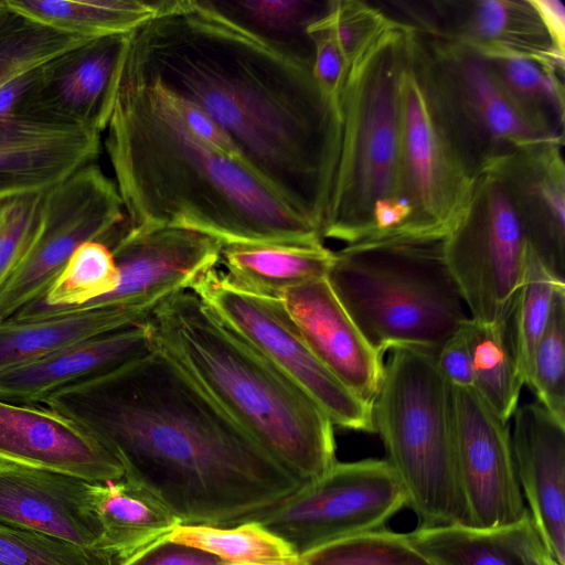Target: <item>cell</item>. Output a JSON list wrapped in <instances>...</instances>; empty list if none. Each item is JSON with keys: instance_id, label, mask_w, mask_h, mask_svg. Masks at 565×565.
I'll return each instance as SVG.
<instances>
[{"instance_id": "cell-20", "label": "cell", "mask_w": 565, "mask_h": 565, "mask_svg": "<svg viewBox=\"0 0 565 565\" xmlns=\"http://www.w3.org/2000/svg\"><path fill=\"white\" fill-rule=\"evenodd\" d=\"M563 146L564 139L530 142L501 157L486 171L503 185L531 248L565 282Z\"/></svg>"}, {"instance_id": "cell-43", "label": "cell", "mask_w": 565, "mask_h": 565, "mask_svg": "<svg viewBox=\"0 0 565 565\" xmlns=\"http://www.w3.org/2000/svg\"><path fill=\"white\" fill-rule=\"evenodd\" d=\"M118 565H238L184 544L162 537Z\"/></svg>"}, {"instance_id": "cell-39", "label": "cell", "mask_w": 565, "mask_h": 565, "mask_svg": "<svg viewBox=\"0 0 565 565\" xmlns=\"http://www.w3.org/2000/svg\"><path fill=\"white\" fill-rule=\"evenodd\" d=\"M46 191L0 192V290L33 241Z\"/></svg>"}, {"instance_id": "cell-17", "label": "cell", "mask_w": 565, "mask_h": 565, "mask_svg": "<svg viewBox=\"0 0 565 565\" xmlns=\"http://www.w3.org/2000/svg\"><path fill=\"white\" fill-rule=\"evenodd\" d=\"M128 34L92 40L41 67L18 115L105 131Z\"/></svg>"}, {"instance_id": "cell-40", "label": "cell", "mask_w": 565, "mask_h": 565, "mask_svg": "<svg viewBox=\"0 0 565 565\" xmlns=\"http://www.w3.org/2000/svg\"><path fill=\"white\" fill-rule=\"evenodd\" d=\"M0 565H96L74 544L0 524Z\"/></svg>"}, {"instance_id": "cell-38", "label": "cell", "mask_w": 565, "mask_h": 565, "mask_svg": "<svg viewBox=\"0 0 565 565\" xmlns=\"http://www.w3.org/2000/svg\"><path fill=\"white\" fill-rule=\"evenodd\" d=\"M300 558L303 565H434L405 534L386 529L334 542Z\"/></svg>"}, {"instance_id": "cell-10", "label": "cell", "mask_w": 565, "mask_h": 565, "mask_svg": "<svg viewBox=\"0 0 565 565\" xmlns=\"http://www.w3.org/2000/svg\"><path fill=\"white\" fill-rule=\"evenodd\" d=\"M526 241L500 180L481 173L443 248L471 319L493 323L510 317L522 280Z\"/></svg>"}, {"instance_id": "cell-21", "label": "cell", "mask_w": 565, "mask_h": 565, "mask_svg": "<svg viewBox=\"0 0 565 565\" xmlns=\"http://www.w3.org/2000/svg\"><path fill=\"white\" fill-rule=\"evenodd\" d=\"M280 298L320 362L356 397L373 405L384 374L383 356L367 343L327 278L290 288Z\"/></svg>"}, {"instance_id": "cell-32", "label": "cell", "mask_w": 565, "mask_h": 565, "mask_svg": "<svg viewBox=\"0 0 565 565\" xmlns=\"http://www.w3.org/2000/svg\"><path fill=\"white\" fill-rule=\"evenodd\" d=\"M118 279V268L110 248L98 241L85 242L72 253L43 298L9 319H38L79 309L110 294Z\"/></svg>"}, {"instance_id": "cell-19", "label": "cell", "mask_w": 565, "mask_h": 565, "mask_svg": "<svg viewBox=\"0 0 565 565\" xmlns=\"http://www.w3.org/2000/svg\"><path fill=\"white\" fill-rule=\"evenodd\" d=\"M0 460L74 476L89 482L120 480L119 459L73 419L43 404L0 399Z\"/></svg>"}, {"instance_id": "cell-35", "label": "cell", "mask_w": 565, "mask_h": 565, "mask_svg": "<svg viewBox=\"0 0 565 565\" xmlns=\"http://www.w3.org/2000/svg\"><path fill=\"white\" fill-rule=\"evenodd\" d=\"M92 40L33 21L0 0V85Z\"/></svg>"}, {"instance_id": "cell-18", "label": "cell", "mask_w": 565, "mask_h": 565, "mask_svg": "<svg viewBox=\"0 0 565 565\" xmlns=\"http://www.w3.org/2000/svg\"><path fill=\"white\" fill-rule=\"evenodd\" d=\"M419 32L468 46L484 57H524L564 66L529 0L409 2Z\"/></svg>"}, {"instance_id": "cell-15", "label": "cell", "mask_w": 565, "mask_h": 565, "mask_svg": "<svg viewBox=\"0 0 565 565\" xmlns=\"http://www.w3.org/2000/svg\"><path fill=\"white\" fill-rule=\"evenodd\" d=\"M223 244L175 227L139 228L128 221L110 246L119 279L108 295L76 310L97 307L154 309L170 296L191 290L221 259ZM72 311V310H71Z\"/></svg>"}, {"instance_id": "cell-34", "label": "cell", "mask_w": 565, "mask_h": 565, "mask_svg": "<svg viewBox=\"0 0 565 565\" xmlns=\"http://www.w3.org/2000/svg\"><path fill=\"white\" fill-rule=\"evenodd\" d=\"M167 537L238 565H303L286 542L257 522L230 527L179 524Z\"/></svg>"}, {"instance_id": "cell-12", "label": "cell", "mask_w": 565, "mask_h": 565, "mask_svg": "<svg viewBox=\"0 0 565 565\" xmlns=\"http://www.w3.org/2000/svg\"><path fill=\"white\" fill-rule=\"evenodd\" d=\"M126 221L114 180L96 162L49 189L33 241L0 290V321L43 298L79 245L98 241L110 247Z\"/></svg>"}, {"instance_id": "cell-23", "label": "cell", "mask_w": 565, "mask_h": 565, "mask_svg": "<svg viewBox=\"0 0 565 565\" xmlns=\"http://www.w3.org/2000/svg\"><path fill=\"white\" fill-rule=\"evenodd\" d=\"M102 134L29 116L0 119V192L44 191L96 162Z\"/></svg>"}, {"instance_id": "cell-27", "label": "cell", "mask_w": 565, "mask_h": 565, "mask_svg": "<svg viewBox=\"0 0 565 565\" xmlns=\"http://www.w3.org/2000/svg\"><path fill=\"white\" fill-rule=\"evenodd\" d=\"M92 501L102 529L103 550L115 565L181 524L163 504L125 478L93 482Z\"/></svg>"}, {"instance_id": "cell-45", "label": "cell", "mask_w": 565, "mask_h": 565, "mask_svg": "<svg viewBox=\"0 0 565 565\" xmlns=\"http://www.w3.org/2000/svg\"><path fill=\"white\" fill-rule=\"evenodd\" d=\"M42 66L17 74L0 85V119L18 115L38 82Z\"/></svg>"}, {"instance_id": "cell-1", "label": "cell", "mask_w": 565, "mask_h": 565, "mask_svg": "<svg viewBox=\"0 0 565 565\" xmlns=\"http://www.w3.org/2000/svg\"><path fill=\"white\" fill-rule=\"evenodd\" d=\"M120 74L200 108L248 169L320 234L339 116L311 61L250 32L211 0H160L159 13L128 34Z\"/></svg>"}, {"instance_id": "cell-42", "label": "cell", "mask_w": 565, "mask_h": 565, "mask_svg": "<svg viewBox=\"0 0 565 565\" xmlns=\"http://www.w3.org/2000/svg\"><path fill=\"white\" fill-rule=\"evenodd\" d=\"M307 34L312 44L313 75L323 94L338 108L348 64L333 30L329 2L327 12L308 26Z\"/></svg>"}, {"instance_id": "cell-29", "label": "cell", "mask_w": 565, "mask_h": 565, "mask_svg": "<svg viewBox=\"0 0 565 565\" xmlns=\"http://www.w3.org/2000/svg\"><path fill=\"white\" fill-rule=\"evenodd\" d=\"M519 115L542 135L564 139V66L524 57H486Z\"/></svg>"}, {"instance_id": "cell-7", "label": "cell", "mask_w": 565, "mask_h": 565, "mask_svg": "<svg viewBox=\"0 0 565 565\" xmlns=\"http://www.w3.org/2000/svg\"><path fill=\"white\" fill-rule=\"evenodd\" d=\"M373 402V422L419 527L472 526L461 490L452 387L435 354L394 349Z\"/></svg>"}, {"instance_id": "cell-24", "label": "cell", "mask_w": 565, "mask_h": 565, "mask_svg": "<svg viewBox=\"0 0 565 565\" xmlns=\"http://www.w3.org/2000/svg\"><path fill=\"white\" fill-rule=\"evenodd\" d=\"M153 349L147 321L108 331L1 373L0 399L44 404L55 393L114 372Z\"/></svg>"}, {"instance_id": "cell-13", "label": "cell", "mask_w": 565, "mask_h": 565, "mask_svg": "<svg viewBox=\"0 0 565 565\" xmlns=\"http://www.w3.org/2000/svg\"><path fill=\"white\" fill-rule=\"evenodd\" d=\"M424 36L443 100L459 137L482 173L520 146L553 139L519 115L484 56L455 42Z\"/></svg>"}, {"instance_id": "cell-16", "label": "cell", "mask_w": 565, "mask_h": 565, "mask_svg": "<svg viewBox=\"0 0 565 565\" xmlns=\"http://www.w3.org/2000/svg\"><path fill=\"white\" fill-rule=\"evenodd\" d=\"M92 483L0 460V524L67 541L96 565H115L103 550Z\"/></svg>"}, {"instance_id": "cell-5", "label": "cell", "mask_w": 565, "mask_h": 565, "mask_svg": "<svg viewBox=\"0 0 565 565\" xmlns=\"http://www.w3.org/2000/svg\"><path fill=\"white\" fill-rule=\"evenodd\" d=\"M411 29L396 20L348 68L338 104L335 160L320 230L323 241L364 243L372 232L375 203L401 199L399 78Z\"/></svg>"}, {"instance_id": "cell-36", "label": "cell", "mask_w": 565, "mask_h": 565, "mask_svg": "<svg viewBox=\"0 0 565 565\" xmlns=\"http://www.w3.org/2000/svg\"><path fill=\"white\" fill-rule=\"evenodd\" d=\"M565 288L541 262L531 246L521 284L510 313V328L521 375L526 385L532 358L547 324L555 294Z\"/></svg>"}, {"instance_id": "cell-9", "label": "cell", "mask_w": 565, "mask_h": 565, "mask_svg": "<svg viewBox=\"0 0 565 565\" xmlns=\"http://www.w3.org/2000/svg\"><path fill=\"white\" fill-rule=\"evenodd\" d=\"M404 505L405 490L386 459L337 461L319 478L239 523H259L302 557L334 542L385 529Z\"/></svg>"}, {"instance_id": "cell-46", "label": "cell", "mask_w": 565, "mask_h": 565, "mask_svg": "<svg viewBox=\"0 0 565 565\" xmlns=\"http://www.w3.org/2000/svg\"><path fill=\"white\" fill-rule=\"evenodd\" d=\"M537 12L553 46L565 54V7L558 0H529Z\"/></svg>"}, {"instance_id": "cell-31", "label": "cell", "mask_w": 565, "mask_h": 565, "mask_svg": "<svg viewBox=\"0 0 565 565\" xmlns=\"http://www.w3.org/2000/svg\"><path fill=\"white\" fill-rule=\"evenodd\" d=\"M465 331L471 355L473 388L499 418L509 423L519 406L524 386L510 317L493 323L469 317Z\"/></svg>"}, {"instance_id": "cell-33", "label": "cell", "mask_w": 565, "mask_h": 565, "mask_svg": "<svg viewBox=\"0 0 565 565\" xmlns=\"http://www.w3.org/2000/svg\"><path fill=\"white\" fill-rule=\"evenodd\" d=\"M222 13L250 32L312 62L308 26L323 15L328 2L306 0L211 1Z\"/></svg>"}, {"instance_id": "cell-6", "label": "cell", "mask_w": 565, "mask_h": 565, "mask_svg": "<svg viewBox=\"0 0 565 565\" xmlns=\"http://www.w3.org/2000/svg\"><path fill=\"white\" fill-rule=\"evenodd\" d=\"M443 241L359 244L334 252L326 278L382 356L399 348L436 354L469 319Z\"/></svg>"}, {"instance_id": "cell-30", "label": "cell", "mask_w": 565, "mask_h": 565, "mask_svg": "<svg viewBox=\"0 0 565 565\" xmlns=\"http://www.w3.org/2000/svg\"><path fill=\"white\" fill-rule=\"evenodd\" d=\"M24 17L57 31L99 39L129 34L154 18L160 1L146 0H6Z\"/></svg>"}, {"instance_id": "cell-4", "label": "cell", "mask_w": 565, "mask_h": 565, "mask_svg": "<svg viewBox=\"0 0 565 565\" xmlns=\"http://www.w3.org/2000/svg\"><path fill=\"white\" fill-rule=\"evenodd\" d=\"M147 324L154 345L299 481L337 462L326 413L194 292L161 301Z\"/></svg>"}, {"instance_id": "cell-25", "label": "cell", "mask_w": 565, "mask_h": 565, "mask_svg": "<svg viewBox=\"0 0 565 565\" xmlns=\"http://www.w3.org/2000/svg\"><path fill=\"white\" fill-rule=\"evenodd\" d=\"M405 536L434 565H556L530 513L500 527L417 526Z\"/></svg>"}, {"instance_id": "cell-22", "label": "cell", "mask_w": 565, "mask_h": 565, "mask_svg": "<svg viewBox=\"0 0 565 565\" xmlns=\"http://www.w3.org/2000/svg\"><path fill=\"white\" fill-rule=\"evenodd\" d=\"M514 467L529 513L556 565H565V424L540 403L512 418Z\"/></svg>"}, {"instance_id": "cell-2", "label": "cell", "mask_w": 565, "mask_h": 565, "mask_svg": "<svg viewBox=\"0 0 565 565\" xmlns=\"http://www.w3.org/2000/svg\"><path fill=\"white\" fill-rule=\"evenodd\" d=\"M43 405L89 431L181 524L230 527L303 484L156 345Z\"/></svg>"}, {"instance_id": "cell-26", "label": "cell", "mask_w": 565, "mask_h": 565, "mask_svg": "<svg viewBox=\"0 0 565 565\" xmlns=\"http://www.w3.org/2000/svg\"><path fill=\"white\" fill-rule=\"evenodd\" d=\"M153 310L97 307L55 312L38 319L0 321V374L85 339L143 323Z\"/></svg>"}, {"instance_id": "cell-44", "label": "cell", "mask_w": 565, "mask_h": 565, "mask_svg": "<svg viewBox=\"0 0 565 565\" xmlns=\"http://www.w3.org/2000/svg\"><path fill=\"white\" fill-rule=\"evenodd\" d=\"M465 323L439 348L435 360L439 372L451 386L473 387L471 355Z\"/></svg>"}, {"instance_id": "cell-41", "label": "cell", "mask_w": 565, "mask_h": 565, "mask_svg": "<svg viewBox=\"0 0 565 565\" xmlns=\"http://www.w3.org/2000/svg\"><path fill=\"white\" fill-rule=\"evenodd\" d=\"M329 13L348 68L382 33L396 22L381 9L360 0L329 1Z\"/></svg>"}, {"instance_id": "cell-11", "label": "cell", "mask_w": 565, "mask_h": 565, "mask_svg": "<svg viewBox=\"0 0 565 565\" xmlns=\"http://www.w3.org/2000/svg\"><path fill=\"white\" fill-rule=\"evenodd\" d=\"M190 291L301 387L333 426L375 433L372 405L356 397L320 362L281 298L246 290L216 268L206 273Z\"/></svg>"}, {"instance_id": "cell-8", "label": "cell", "mask_w": 565, "mask_h": 565, "mask_svg": "<svg viewBox=\"0 0 565 565\" xmlns=\"http://www.w3.org/2000/svg\"><path fill=\"white\" fill-rule=\"evenodd\" d=\"M399 195L412 209L407 235L444 239L482 172L445 106L425 36L413 26L399 78Z\"/></svg>"}, {"instance_id": "cell-37", "label": "cell", "mask_w": 565, "mask_h": 565, "mask_svg": "<svg viewBox=\"0 0 565 565\" xmlns=\"http://www.w3.org/2000/svg\"><path fill=\"white\" fill-rule=\"evenodd\" d=\"M526 386L536 402L565 424V288L556 291L535 348Z\"/></svg>"}, {"instance_id": "cell-28", "label": "cell", "mask_w": 565, "mask_h": 565, "mask_svg": "<svg viewBox=\"0 0 565 565\" xmlns=\"http://www.w3.org/2000/svg\"><path fill=\"white\" fill-rule=\"evenodd\" d=\"M333 258L323 243L230 244L222 246L220 263L237 286L280 298L290 288L326 278Z\"/></svg>"}, {"instance_id": "cell-3", "label": "cell", "mask_w": 565, "mask_h": 565, "mask_svg": "<svg viewBox=\"0 0 565 565\" xmlns=\"http://www.w3.org/2000/svg\"><path fill=\"white\" fill-rule=\"evenodd\" d=\"M105 149L130 226L230 244L323 243L195 105L119 73Z\"/></svg>"}, {"instance_id": "cell-14", "label": "cell", "mask_w": 565, "mask_h": 565, "mask_svg": "<svg viewBox=\"0 0 565 565\" xmlns=\"http://www.w3.org/2000/svg\"><path fill=\"white\" fill-rule=\"evenodd\" d=\"M451 387L458 475L473 527L523 520L529 510L514 467L509 423L473 387Z\"/></svg>"}]
</instances>
